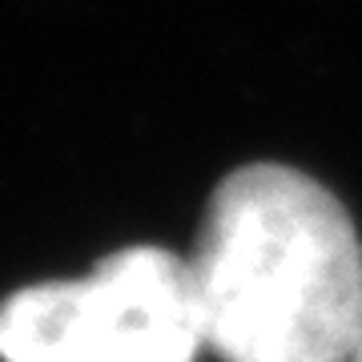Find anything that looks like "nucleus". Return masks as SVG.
Listing matches in <instances>:
<instances>
[{"mask_svg": "<svg viewBox=\"0 0 362 362\" xmlns=\"http://www.w3.org/2000/svg\"><path fill=\"white\" fill-rule=\"evenodd\" d=\"M354 362H362V338H358V346H354Z\"/></svg>", "mask_w": 362, "mask_h": 362, "instance_id": "nucleus-3", "label": "nucleus"}, {"mask_svg": "<svg viewBox=\"0 0 362 362\" xmlns=\"http://www.w3.org/2000/svg\"><path fill=\"white\" fill-rule=\"evenodd\" d=\"M202 338L226 362H346L362 338V242L338 197L290 165H242L202 218Z\"/></svg>", "mask_w": 362, "mask_h": 362, "instance_id": "nucleus-1", "label": "nucleus"}, {"mask_svg": "<svg viewBox=\"0 0 362 362\" xmlns=\"http://www.w3.org/2000/svg\"><path fill=\"white\" fill-rule=\"evenodd\" d=\"M189 262L133 246L73 282L16 290L0 306L4 362H194L202 346Z\"/></svg>", "mask_w": 362, "mask_h": 362, "instance_id": "nucleus-2", "label": "nucleus"}]
</instances>
